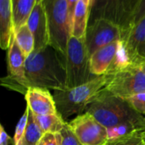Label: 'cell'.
Segmentation results:
<instances>
[{"label": "cell", "mask_w": 145, "mask_h": 145, "mask_svg": "<svg viewBox=\"0 0 145 145\" xmlns=\"http://www.w3.org/2000/svg\"><path fill=\"white\" fill-rule=\"evenodd\" d=\"M25 78L29 87L66 90V56L51 45L34 50L25 60Z\"/></svg>", "instance_id": "cell-1"}, {"label": "cell", "mask_w": 145, "mask_h": 145, "mask_svg": "<svg viewBox=\"0 0 145 145\" xmlns=\"http://www.w3.org/2000/svg\"><path fill=\"white\" fill-rule=\"evenodd\" d=\"M115 73L96 76L89 82L65 91H55L54 97L59 114L66 121L83 114L88 105L106 88Z\"/></svg>", "instance_id": "cell-2"}, {"label": "cell", "mask_w": 145, "mask_h": 145, "mask_svg": "<svg viewBox=\"0 0 145 145\" xmlns=\"http://www.w3.org/2000/svg\"><path fill=\"white\" fill-rule=\"evenodd\" d=\"M107 129L127 121H144V115L136 112L129 103L105 89L88 105L86 111Z\"/></svg>", "instance_id": "cell-3"}, {"label": "cell", "mask_w": 145, "mask_h": 145, "mask_svg": "<svg viewBox=\"0 0 145 145\" xmlns=\"http://www.w3.org/2000/svg\"><path fill=\"white\" fill-rule=\"evenodd\" d=\"M142 0H93L90 8L88 24L98 19H106L117 25L122 39L131 27L132 19Z\"/></svg>", "instance_id": "cell-4"}, {"label": "cell", "mask_w": 145, "mask_h": 145, "mask_svg": "<svg viewBox=\"0 0 145 145\" xmlns=\"http://www.w3.org/2000/svg\"><path fill=\"white\" fill-rule=\"evenodd\" d=\"M42 3L48 19L49 45L66 56L67 45L71 36L67 0H42Z\"/></svg>", "instance_id": "cell-5"}, {"label": "cell", "mask_w": 145, "mask_h": 145, "mask_svg": "<svg viewBox=\"0 0 145 145\" xmlns=\"http://www.w3.org/2000/svg\"><path fill=\"white\" fill-rule=\"evenodd\" d=\"M67 89L84 85L96 76L91 72L90 56L85 40L71 36L66 51Z\"/></svg>", "instance_id": "cell-6"}, {"label": "cell", "mask_w": 145, "mask_h": 145, "mask_svg": "<svg viewBox=\"0 0 145 145\" xmlns=\"http://www.w3.org/2000/svg\"><path fill=\"white\" fill-rule=\"evenodd\" d=\"M90 64L91 72L95 76L116 73L130 65L121 40L111 43L95 51L90 56Z\"/></svg>", "instance_id": "cell-7"}, {"label": "cell", "mask_w": 145, "mask_h": 145, "mask_svg": "<svg viewBox=\"0 0 145 145\" xmlns=\"http://www.w3.org/2000/svg\"><path fill=\"white\" fill-rule=\"evenodd\" d=\"M105 91L124 100L145 92L144 73L139 66L130 64L114 74Z\"/></svg>", "instance_id": "cell-8"}, {"label": "cell", "mask_w": 145, "mask_h": 145, "mask_svg": "<svg viewBox=\"0 0 145 145\" xmlns=\"http://www.w3.org/2000/svg\"><path fill=\"white\" fill-rule=\"evenodd\" d=\"M26 56L17 44L13 33L8 49V76L2 79V85L25 95L29 88L25 78Z\"/></svg>", "instance_id": "cell-9"}, {"label": "cell", "mask_w": 145, "mask_h": 145, "mask_svg": "<svg viewBox=\"0 0 145 145\" xmlns=\"http://www.w3.org/2000/svg\"><path fill=\"white\" fill-rule=\"evenodd\" d=\"M67 123L82 145H105L108 142L107 128L88 112Z\"/></svg>", "instance_id": "cell-10"}, {"label": "cell", "mask_w": 145, "mask_h": 145, "mask_svg": "<svg viewBox=\"0 0 145 145\" xmlns=\"http://www.w3.org/2000/svg\"><path fill=\"white\" fill-rule=\"evenodd\" d=\"M120 40H122V32L115 23L98 19L88 24L85 42L90 56L98 50Z\"/></svg>", "instance_id": "cell-11"}, {"label": "cell", "mask_w": 145, "mask_h": 145, "mask_svg": "<svg viewBox=\"0 0 145 145\" xmlns=\"http://www.w3.org/2000/svg\"><path fill=\"white\" fill-rule=\"evenodd\" d=\"M130 64L139 65L145 61V15L121 40Z\"/></svg>", "instance_id": "cell-12"}, {"label": "cell", "mask_w": 145, "mask_h": 145, "mask_svg": "<svg viewBox=\"0 0 145 145\" xmlns=\"http://www.w3.org/2000/svg\"><path fill=\"white\" fill-rule=\"evenodd\" d=\"M26 24L29 26L35 40L34 50H38L49 45L50 40L48 19L42 2L36 3Z\"/></svg>", "instance_id": "cell-13"}, {"label": "cell", "mask_w": 145, "mask_h": 145, "mask_svg": "<svg viewBox=\"0 0 145 145\" xmlns=\"http://www.w3.org/2000/svg\"><path fill=\"white\" fill-rule=\"evenodd\" d=\"M26 105L35 115H48L59 114L56 103L48 90L29 87L25 95Z\"/></svg>", "instance_id": "cell-14"}, {"label": "cell", "mask_w": 145, "mask_h": 145, "mask_svg": "<svg viewBox=\"0 0 145 145\" xmlns=\"http://www.w3.org/2000/svg\"><path fill=\"white\" fill-rule=\"evenodd\" d=\"M12 0H0V46L8 50L14 33Z\"/></svg>", "instance_id": "cell-15"}, {"label": "cell", "mask_w": 145, "mask_h": 145, "mask_svg": "<svg viewBox=\"0 0 145 145\" xmlns=\"http://www.w3.org/2000/svg\"><path fill=\"white\" fill-rule=\"evenodd\" d=\"M89 16L90 7L88 6L83 1L79 0L75 9L72 20L71 36L81 40L86 39V33L88 26Z\"/></svg>", "instance_id": "cell-16"}, {"label": "cell", "mask_w": 145, "mask_h": 145, "mask_svg": "<svg viewBox=\"0 0 145 145\" xmlns=\"http://www.w3.org/2000/svg\"><path fill=\"white\" fill-rule=\"evenodd\" d=\"M37 0H12L13 23L14 30L27 23Z\"/></svg>", "instance_id": "cell-17"}, {"label": "cell", "mask_w": 145, "mask_h": 145, "mask_svg": "<svg viewBox=\"0 0 145 145\" xmlns=\"http://www.w3.org/2000/svg\"><path fill=\"white\" fill-rule=\"evenodd\" d=\"M44 134L37 124L33 113L29 110V117L25 133L16 145H38Z\"/></svg>", "instance_id": "cell-18"}, {"label": "cell", "mask_w": 145, "mask_h": 145, "mask_svg": "<svg viewBox=\"0 0 145 145\" xmlns=\"http://www.w3.org/2000/svg\"><path fill=\"white\" fill-rule=\"evenodd\" d=\"M34 117L44 133H59L66 124V121H64L59 114L48 115H34Z\"/></svg>", "instance_id": "cell-19"}, {"label": "cell", "mask_w": 145, "mask_h": 145, "mask_svg": "<svg viewBox=\"0 0 145 145\" xmlns=\"http://www.w3.org/2000/svg\"><path fill=\"white\" fill-rule=\"evenodd\" d=\"M14 34L17 44L24 52L25 56L28 57L35 50V40L29 26L27 24H25L15 29Z\"/></svg>", "instance_id": "cell-20"}, {"label": "cell", "mask_w": 145, "mask_h": 145, "mask_svg": "<svg viewBox=\"0 0 145 145\" xmlns=\"http://www.w3.org/2000/svg\"><path fill=\"white\" fill-rule=\"evenodd\" d=\"M144 132H137L133 135L114 140H109L105 145H145V141L143 137Z\"/></svg>", "instance_id": "cell-21"}, {"label": "cell", "mask_w": 145, "mask_h": 145, "mask_svg": "<svg viewBox=\"0 0 145 145\" xmlns=\"http://www.w3.org/2000/svg\"><path fill=\"white\" fill-rule=\"evenodd\" d=\"M59 145H82L74 134L68 123L66 122L64 128L59 133L56 134Z\"/></svg>", "instance_id": "cell-22"}, {"label": "cell", "mask_w": 145, "mask_h": 145, "mask_svg": "<svg viewBox=\"0 0 145 145\" xmlns=\"http://www.w3.org/2000/svg\"><path fill=\"white\" fill-rule=\"evenodd\" d=\"M29 107L26 105L25 110L24 112V114L22 115V116L20 117V119L19 120L17 126L15 127V132H14V140L13 143L14 145H16L19 141L21 139V138L23 137L26 126H27V121H28V117H29Z\"/></svg>", "instance_id": "cell-23"}, {"label": "cell", "mask_w": 145, "mask_h": 145, "mask_svg": "<svg viewBox=\"0 0 145 145\" xmlns=\"http://www.w3.org/2000/svg\"><path fill=\"white\" fill-rule=\"evenodd\" d=\"M126 101L136 112L145 116V92L132 96Z\"/></svg>", "instance_id": "cell-24"}, {"label": "cell", "mask_w": 145, "mask_h": 145, "mask_svg": "<svg viewBox=\"0 0 145 145\" xmlns=\"http://www.w3.org/2000/svg\"><path fill=\"white\" fill-rule=\"evenodd\" d=\"M42 141L43 145H59L56 134L53 133H45L42 138Z\"/></svg>", "instance_id": "cell-25"}, {"label": "cell", "mask_w": 145, "mask_h": 145, "mask_svg": "<svg viewBox=\"0 0 145 145\" xmlns=\"http://www.w3.org/2000/svg\"><path fill=\"white\" fill-rule=\"evenodd\" d=\"M11 140V138L7 134L3 125H0V145H8Z\"/></svg>", "instance_id": "cell-26"}, {"label": "cell", "mask_w": 145, "mask_h": 145, "mask_svg": "<svg viewBox=\"0 0 145 145\" xmlns=\"http://www.w3.org/2000/svg\"><path fill=\"white\" fill-rule=\"evenodd\" d=\"M79 0H67V4H68V11H69V16L70 20L71 22V26H72V20L75 13V9L76 8V5L78 3Z\"/></svg>", "instance_id": "cell-27"}, {"label": "cell", "mask_w": 145, "mask_h": 145, "mask_svg": "<svg viewBox=\"0 0 145 145\" xmlns=\"http://www.w3.org/2000/svg\"><path fill=\"white\" fill-rule=\"evenodd\" d=\"M139 68H141V70L144 73V74H145V61H144V62H142L139 65Z\"/></svg>", "instance_id": "cell-28"}, {"label": "cell", "mask_w": 145, "mask_h": 145, "mask_svg": "<svg viewBox=\"0 0 145 145\" xmlns=\"http://www.w3.org/2000/svg\"><path fill=\"white\" fill-rule=\"evenodd\" d=\"M82 1H83L88 6H89L90 8H91V3H92V0H82Z\"/></svg>", "instance_id": "cell-29"}, {"label": "cell", "mask_w": 145, "mask_h": 145, "mask_svg": "<svg viewBox=\"0 0 145 145\" xmlns=\"http://www.w3.org/2000/svg\"><path fill=\"white\" fill-rule=\"evenodd\" d=\"M143 137H144V139L145 141V131L143 132Z\"/></svg>", "instance_id": "cell-30"}, {"label": "cell", "mask_w": 145, "mask_h": 145, "mask_svg": "<svg viewBox=\"0 0 145 145\" xmlns=\"http://www.w3.org/2000/svg\"><path fill=\"white\" fill-rule=\"evenodd\" d=\"M38 145H43V143H42V140H41V142L39 143V144Z\"/></svg>", "instance_id": "cell-31"}, {"label": "cell", "mask_w": 145, "mask_h": 145, "mask_svg": "<svg viewBox=\"0 0 145 145\" xmlns=\"http://www.w3.org/2000/svg\"><path fill=\"white\" fill-rule=\"evenodd\" d=\"M42 0H37V3H39V2H42Z\"/></svg>", "instance_id": "cell-32"}, {"label": "cell", "mask_w": 145, "mask_h": 145, "mask_svg": "<svg viewBox=\"0 0 145 145\" xmlns=\"http://www.w3.org/2000/svg\"><path fill=\"white\" fill-rule=\"evenodd\" d=\"M93 0H92V2H93ZM91 4H92V3H91Z\"/></svg>", "instance_id": "cell-33"}]
</instances>
